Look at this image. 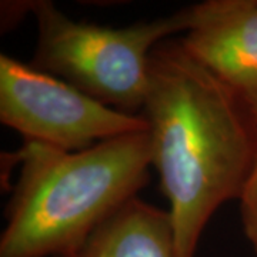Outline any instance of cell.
Returning <instances> with one entry per match:
<instances>
[{
	"label": "cell",
	"mask_w": 257,
	"mask_h": 257,
	"mask_svg": "<svg viewBox=\"0 0 257 257\" xmlns=\"http://www.w3.org/2000/svg\"><path fill=\"white\" fill-rule=\"evenodd\" d=\"M142 110L177 247L193 257L211 216L241 196L257 163V124L180 40H165L152 52Z\"/></svg>",
	"instance_id": "1"
},
{
	"label": "cell",
	"mask_w": 257,
	"mask_h": 257,
	"mask_svg": "<svg viewBox=\"0 0 257 257\" xmlns=\"http://www.w3.org/2000/svg\"><path fill=\"white\" fill-rule=\"evenodd\" d=\"M12 157L20 172L0 257H62L146 186L152 147L146 130L80 152L25 142Z\"/></svg>",
	"instance_id": "2"
},
{
	"label": "cell",
	"mask_w": 257,
	"mask_h": 257,
	"mask_svg": "<svg viewBox=\"0 0 257 257\" xmlns=\"http://www.w3.org/2000/svg\"><path fill=\"white\" fill-rule=\"evenodd\" d=\"M29 10L37 23L36 49L29 64L132 114L143 109L152 52L177 32L186 33L190 25L189 8L126 28L74 22L47 0L29 2Z\"/></svg>",
	"instance_id": "3"
},
{
	"label": "cell",
	"mask_w": 257,
	"mask_h": 257,
	"mask_svg": "<svg viewBox=\"0 0 257 257\" xmlns=\"http://www.w3.org/2000/svg\"><path fill=\"white\" fill-rule=\"evenodd\" d=\"M0 120L35 142L80 152L109 139L149 130L143 114L106 106L62 79L0 55Z\"/></svg>",
	"instance_id": "4"
},
{
	"label": "cell",
	"mask_w": 257,
	"mask_h": 257,
	"mask_svg": "<svg viewBox=\"0 0 257 257\" xmlns=\"http://www.w3.org/2000/svg\"><path fill=\"white\" fill-rule=\"evenodd\" d=\"M189 12L180 43L237 96L257 124V0H206Z\"/></svg>",
	"instance_id": "5"
},
{
	"label": "cell",
	"mask_w": 257,
	"mask_h": 257,
	"mask_svg": "<svg viewBox=\"0 0 257 257\" xmlns=\"http://www.w3.org/2000/svg\"><path fill=\"white\" fill-rule=\"evenodd\" d=\"M62 257H182L169 210L138 196L121 204Z\"/></svg>",
	"instance_id": "6"
},
{
	"label": "cell",
	"mask_w": 257,
	"mask_h": 257,
	"mask_svg": "<svg viewBox=\"0 0 257 257\" xmlns=\"http://www.w3.org/2000/svg\"><path fill=\"white\" fill-rule=\"evenodd\" d=\"M239 200L244 234L257 254V163Z\"/></svg>",
	"instance_id": "7"
}]
</instances>
